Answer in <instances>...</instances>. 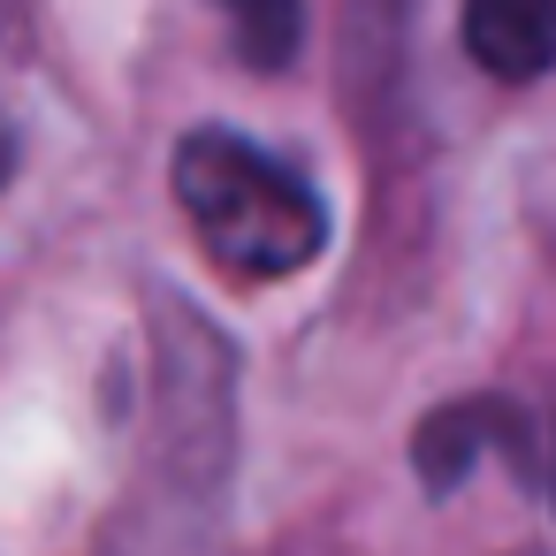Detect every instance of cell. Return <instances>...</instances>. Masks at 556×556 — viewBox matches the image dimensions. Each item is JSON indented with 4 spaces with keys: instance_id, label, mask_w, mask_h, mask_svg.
<instances>
[{
    "instance_id": "obj_4",
    "label": "cell",
    "mask_w": 556,
    "mask_h": 556,
    "mask_svg": "<svg viewBox=\"0 0 556 556\" xmlns=\"http://www.w3.org/2000/svg\"><path fill=\"white\" fill-rule=\"evenodd\" d=\"M214 16L229 24L237 62L260 70V77L290 70L298 47H305V0H214Z\"/></svg>"
},
{
    "instance_id": "obj_1",
    "label": "cell",
    "mask_w": 556,
    "mask_h": 556,
    "mask_svg": "<svg viewBox=\"0 0 556 556\" xmlns=\"http://www.w3.org/2000/svg\"><path fill=\"white\" fill-rule=\"evenodd\" d=\"M168 191L199 252L229 282H290L328 252V199L313 191V176L244 130H184L168 153Z\"/></svg>"
},
{
    "instance_id": "obj_5",
    "label": "cell",
    "mask_w": 556,
    "mask_h": 556,
    "mask_svg": "<svg viewBox=\"0 0 556 556\" xmlns=\"http://www.w3.org/2000/svg\"><path fill=\"white\" fill-rule=\"evenodd\" d=\"M9 176H16V123L0 108V191H9Z\"/></svg>"
},
{
    "instance_id": "obj_6",
    "label": "cell",
    "mask_w": 556,
    "mask_h": 556,
    "mask_svg": "<svg viewBox=\"0 0 556 556\" xmlns=\"http://www.w3.org/2000/svg\"><path fill=\"white\" fill-rule=\"evenodd\" d=\"M548 503H556V419H548Z\"/></svg>"
},
{
    "instance_id": "obj_2",
    "label": "cell",
    "mask_w": 556,
    "mask_h": 556,
    "mask_svg": "<svg viewBox=\"0 0 556 556\" xmlns=\"http://www.w3.org/2000/svg\"><path fill=\"white\" fill-rule=\"evenodd\" d=\"M488 450H503L526 488H548V434H541L533 412L510 404V396H457V404H434V412L412 427V472H419L427 495H457V480H465Z\"/></svg>"
},
{
    "instance_id": "obj_3",
    "label": "cell",
    "mask_w": 556,
    "mask_h": 556,
    "mask_svg": "<svg viewBox=\"0 0 556 556\" xmlns=\"http://www.w3.org/2000/svg\"><path fill=\"white\" fill-rule=\"evenodd\" d=\"M465 54L495 85H533L556 70V0H465Z\"/></svg>"
}]
</instances>
